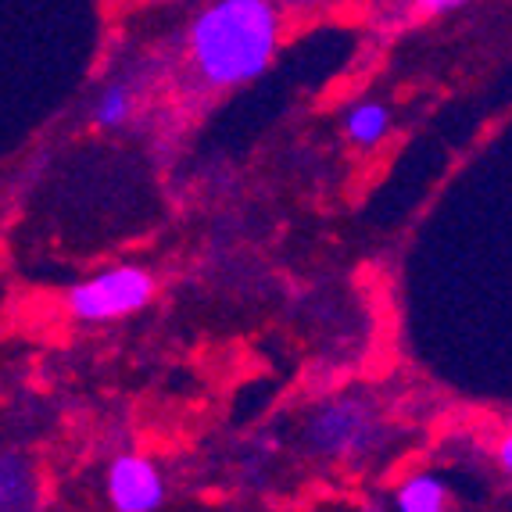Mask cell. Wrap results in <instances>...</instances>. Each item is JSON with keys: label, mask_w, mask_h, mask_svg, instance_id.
<instances>
[{"label": "cell", "mask_w": 512, "mask_h": 512, "mask_svg": "<svg viewBox=\"0 0 512 512\" xmlns=\"http://www.w3.org/2000/svg\"><path fill=\"white\" fill-rule=\"evenodd\" d=\"M305 437L323 459H366L380 441V419L362 398H337L312 412Z\"/></svg>", "instance_id": "cell-2"}, {"label": "cell", "mask_w": 512, "mask_h": 512, "mask_svg": "<svg viewBox=\"0 0 512 512\" xmlns=\"http://www.w3.org/2000/svg\"><path fill=\"white\" fill-rule=\"evenodd\" d=\"M398 512H448V487L434 473H416L398 487Z\"/></svg>", "instance_id": "cell-5"}, {"label": "cell", "mask_w": 512, "mask_h": 512, "mask_svg": "<svg viewBox=\"0 0 512 512\" xmlns=\"http://www.w3.org/2000/svg\"><path fill=\"white\" fill-rule=\"evenodd\" d=\"M498 466H502L505 473L512 477V430H505V437L498 441Z\"/></svg>", "instance_id": "cell-9"}, {"label": "cell", "mask_w": 512, "mask_h": 512, "mask_svg": "<svg viewBox=\"0 0 512 512\" xmlns=\"http://www.w3.org/2000/svg\"><path fill=\"white\" fill-rule=\"evenodd\" d=\"M387 126H391V115L380 101H362L348 111V119H344V129H348V137L362 147H373L376 140L384 137Z\"/></svg>", "instance_id": "cell-6"}, {"label": "cell", "mask_w": 512, "mask_h": 512, "mask_svg": "<svg viewBox=\"0 0 512 512\" xmlns=\"http://www.w3.org/2000/svg\"><path fill=\"white\" fill-rule=\"evenodd\" d=\"M280 15L265 0H219L190 26V58L208 86L258 79L276 51Z\"/></svg>", "instance_id": "cell-1"}, {"label": "cell", "mask_w": 512, "mask_h": 512, "mask_svg": "<svg viewBox=\"0 0 512 512\" xmlns=\"http://www.w3.org/2000/svg\"><path fill=\"white\" fill-rule=\"evenodd\" d=\"M108 498L115 512H154L165 502V480L144 455H119L108 466Z\"/></svg>", "instance_id": "cell-4"}, {"label": "cell", "mask_w": 512, "mask_h": 512, "mask_svg": "<svg viewBox=\"0 0 512 512\" xmlns=\"http://www.w3.org/2000/svg\"><path fill=\"white\" fill-rule=\"evenodd\" d=\"M129 115H133V90H129V83H111L101 90V97H97L94 104V122L104 129H119L129 122Z\"/></svg>", "instance_id": "cell-8"}, {"label": "cell", "mask_w": 512, "mask_h": 512, "mask_svg": "<svg viewBox=\"0 0 512 512\" xmlns=\"http://www.w3.org/2000/svg\"><path fill=\"white\" fill-rule=\"evenodd\" d=\"M151 298L154 276L137 265H119V269H108L94 280L79 283L69 294V308L72 316L86 319V323H108V319L140 312Z\"/></svg>", "instance_id": "cell-3"}, {"label": "cell", "mask_w": 512, "mask_h": 512, "mask_svg": "<svg viewBox=\"0 0 512 512\" xmlns=\"http://www.w3.org/2000/svg\"><path fill=\"white\" fill-rule=\"evenodd\" d=\"M0 502H4V512H29L33 509V480H29L26 466H22L15 455H4Z\"/></svg>", "instance_id": "cell-7"}]
</instances>
